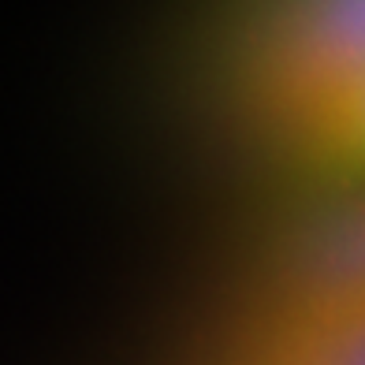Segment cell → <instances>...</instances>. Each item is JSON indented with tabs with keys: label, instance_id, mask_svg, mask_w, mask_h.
<instances>
[{
	"label": "cell",
	"instance_id": "6da1fadb",
	"mask_svg": "<svg viewBox=\"0 0 365 365\" xmlns=\"http://www.w3.org/2000/svg\"><path fill=\"white\" fill-rule=\"evenodd\" d=\"M279 63L313 120L328 115L365 82V0H294Z\"/></svg>",
	"mask_w": 365,
	"mask_h": 365
},
{
	"label": "cell",
	"instance_id": "7a4b0ae2",
	"mask_svg": "<svg viewBox=\"0 0 365 365\" xmlns=\"http://www.w3.org/2000/svg\"><path fill=\"white\" fill-rule=\"evenodd\" d=\"M317 127L343 168L365 175V82L354 86L328 115H321Z\"/></svg>",
	"mask_w": 365,
	"mask_h": 365
}]
</instances>
